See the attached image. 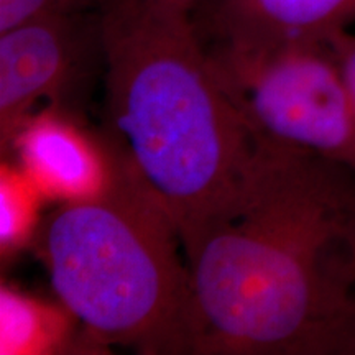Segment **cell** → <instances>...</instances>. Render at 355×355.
<instances>
[{"instance_id": "cell-4", "label": "cell", "mask_w": 355, "mask_h": 355, "mask_svg": "<svg viewBox=\"0 0 355 355\" xmlns=\"http://www.w3.org/2000/svg\"><path fill=\"white\" fill-rule=\"evenodd\" d=\"M206 53L257 144L355 168V107L327 40Z\"/></svg>"}, {"instance_id": "cell-10", "label": "cell", "mask_w": 355, "mask_h": 355, "mask_svg": "<svg viewBox=\"0 0 355 355\" xmlns=\"http://www.w3.org/2000/svg\"><path fill=\"white\" fill-rule=\"evenodd\" d=\"M97 3L99 0H0V32L42 17L92 10Z\"/></svg>"}, {"instance_id": "cell-2", "label": "cell", "mask_w": 355, "mask_h": 355, "mask_svg": "<svg viewBox=\"0 0 355 355\" xmlns=\"http://www.w3.org/2000/svg\"><path fill=\"white\" fill-rule=\"evenodd\" d=\"M105 133L186 242L237 193L257 141L212 73L191 15L153 0H99Z\"/></svg>"}, {"instance_id": "cell-8", "label": "cell", "mask_w": 355, "mask_h": 355, "mask_svg": "<svg viewBox=\"0 0 355 355\" xmlns=\"http://www.w3.org/2000/svg\"><path fill=\"white\" fill-rule=\"evenodd\" d=\"M102 345L63 304L51 306L3 283L0 288V354H101Z\"/></svg>"}, {"instance_id": "cell-7", "label": "cell", "mask_w": 355, "mask_h": 355, "mask_svg": "<svg viewBox=\"0 0 355 355\" xmlns=\"http://www.w3.org/2000/svg\"><path fill=\"white\" fill-rule=\"evenodd\" d=\"M6 150L15 153V165L53 201L92 196L110 173L104 135H91L76 117L60 110H42L26 119Z\"/></svg>"}, {"instance_id": "cell-11", "label": "cell", "mask_w": 355, "mask_h": 355, "mask_svg": "<svg viewBox=\"0 0 355 355\" xmlns=\"http://www.w3.org/2000/svg\"><path fill=\"white\" fill-rule=\"evenodd\" d=\"M337 64L347 86V91L355 107V33L350 30H340L327 38Z\"/></svg>"}, {"instance_id": "cell-12", "label": "cell", "mask_w": 355, "mask_h": 355, "mask_svg": "<svg viewBox=\"0 0 355 355\" xmlns=\"http://www.w3.org/2000/svg\"><path fill=\"white\" fill-rule=\"evenodd\" d=\"M324 355H355V300L343 322L327 340Z\"/></svg>"}, {"instance_id": "cell-9", "label": "cell", "mask_w": 355, "mask_h": 355, "mask_svg": "<svg viewBox=\"0 0 355 355\" xmlns=\"http://www.w3.org/2000/svg\"><path fill=\"white\" fill-rule=\"evenodd\" d=\"M44 194L15 163L0 168V254L10 259L33 242L40 222L38 211Z\"/></svg>"}, {"instance_id": "cell-3", "label": "cell", "mask_w": 355, "mask_h": 355, "mask_svg": "<svg viewBox=\"0 0 355 355\" xmlns=\"http://www.w3.org/2000/svg\"><path fill=\"white\" fill-rule=\"evenodd\" d=\"M104 188L60 202L33 242L60 304L102 347L193 354L189 268L180 230L121 146Z\"/></svg>"}, {"instance_id": "cell-6", "label": "cell", "mask_w": 355, "mask_h": 355, "mask_svg": "<svg viewBox=\"0 0 355 355\" xmlns=\"http://www.w3.org/2000/svg\"><path fill=\"white\" fill-rule=\"evenodd\" d=\"M191 20L204 48L257 51L349 30L355 0H201Z\"/></svg>"}, {"instance_id": "cell-13", "label": "cell", "mask_w": 355, "mask_h": 355, "mask_svg": "<svg viewBox=\"0 0 355 355\" xmlns=\"http://www.w3.org/2000/svg\"><path fill=\"white\" fill-rule=\"evenodd\" d=\"M153 2L159 3V6L166 7V8H171V10H176V12H183V13H191L194 12V8L199 6V2L201 0H153Z\"/></svg>"}, {"instance_id": "cell-1", "label": "cell", "mask_w": 355, "mask_h": 355, "mask_svg": "<svg viewBox=\"0 0 355 355\" xmlns=\"http://www.w3.org/2000/svg\"><path fill=\"white\" fill-rule=\"evenodd\" d=\"M183 248L193 355H324L355 300V168L257 144Z\"/></svg>"}, {"instance_id": "cell-5", "label": "cell", "mask_w": 355, "mask_h": 355, "mask_svg": "<svg viewBox=\"0 0 355 355\" xmlns=\"http://www.w3.org/2000/svg\"><path fill=\"white\" fill-rule=\"evenodd\" d=\"M99 8L35 19L0 32V139L13 133L42 104L76 117L84 96L104 74Z\"/></svg>"}]
</instances>
